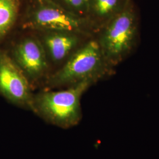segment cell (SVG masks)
Returning <instances> with one entry per match:
<instances>
[{"mask_svg": "<svg viewBox=\"0 0 159 159\" xmlns=\"http://www.w3.org/2000/svg\"><path fill=\"white\" fill-rule=\"evenodd\" d=\"M114 72V68L106 61L96 37H93L74 51L61 68L48 75L45 84L48 89L68 87L83 81L94 84Z\"/></svg>", "mask_w": 159, "mask_h": 159, "instance_id": "6da1fadb", "label": "cell"}, {"mask_svg": "<svg viewBox=\"0 0 159 159\" xmlns=\"http://www.w3.org/2000/svg\"><path fill=\"white\" fill-rule=\"evenodd\" d=\"M95 37L106 61L112 67L116 68L130 56L139 41V16L131 0Z\"/></svg>", "mask_w": 159, "mask_h": 159, "instance_id": "7a4b0ae2", "label": "cell"}, {"mask_svg": "<svg viewBox=\"0 0 159 159\" xmlns=\"http://www.w3.org/2000/svg\"><path fill=\"white\" fill-rule=\"evenodd\" d=\"M92 85L83 81L64 90L40 91L34 94L31 111L52 125L63 129L73 127L82 117L81 97Z\"/></svg>", "mask_w": 159, "mask_h": 159, "instance_id": "3957f363", "label": "cell"}, {"mask_svg": "<svg viewBox=\"0 0 159 159\" xmlns=\"http://www.w3.org/2000/svg\"><path fill=\"white\" fill-rule=\"evenodd\" d=\"M23 29L35 31H64L95 37L96 33L89 20L67 10L54 0L32 1L23 17Z\"/></svg>", "mask_w": 159, "mask_h": 159, "instance_id": "277c9868", "label": "cell"}, {"mask_svg": "<svg viewBox=\"0 0 159 159\" xmlns=\"http://www.w3.org/2000/svg\"><path fill=\"white\" fill-rule=\"evenodd\" d=\"M0 94L12 104L31 110L32 85L6 50L0 48Z\"/></svg>", "mask_w": 159, "mask_h": 159, "instance_id": "5b68a950", "label": "cell"}, {"mask_svg": "<svg viewBox=\"0 0 159 159\" xmlns=\"http://www.w3.org/2000/svg\"><path fill=\"white\" fill-rule=\"evenodd\" d=\"M7 51V50H6ZM8 54L21 70L31 84L46 78L48 60L37 36L24 37L14 43Z\"/></svg>", "mask_w": 159, "mask_h": 159, "instance_id": "8992f818", "label": "cell"}, {"mask_svg": "<svg viewBox=\"0 0 159 159\" xmlns=\"http://www.w3.org/2000/svg\"><path fill=\"white\" fill-rule=\"evenodd\" d=\"M39 39L48 61L60 63L66 61L89 38L80 34L64 31H38Z\"/></svg>", "mask_w": 159, "mask_h": 159, "instance_id": "52a82bcc", "label": "cell"}, {"mask_svg": "<svg viewBox=\"0 0 159 159\" xmlns=\"http://www.w3.org/2000/svg\"><path fill=\"white\" fill-rule=\"evenodd\" d=\"M131 0H90L87 18L96 35L107 23L123 11Z\"/></svg>", "mask_w": 159, "mask_h": 159, "instance_id": "ba28073f", "label": "cell"}, {"mask_svg": "<svg viewBox=\"0 0 159 159\" xmlns=\"http://www.w3.org/2000/svg\"><path fill=\"white\" fill-rule=\"evenodd\" d=\"M21 0H0V48L16 25Z\"/></svg>", "mask_w": 159, "mask_h": 159, "instance_id": "9c48e42d", "label": "cell"}, {"mask_svg": "<svg viewBox=\"0 0 159 159\" xmlns=\"http://www.w3.org/2000/svg\"><path fill=\"white\" fill-rule=\"evenodd\" d=\"M73 13L81 17H87L90 0H54Z\"/></svg>", "mask_w": 159, "mask_h": 159, "instance_id": "30bf717a", "label": "cell"}, {"mask_svg": "<svg viewBox=\"0 0 159 159\" xmlns=\"http://www.w3.org/2000/svg\"><path fill=\"white\" fill-rule=\"evenodd\" d=\"M36 1V0H31V1Z\"/></svg>", "mask_w": 159, "mask_h": 159, "instance_id": "8fae6325", "label": "cell"}]
</instances>
